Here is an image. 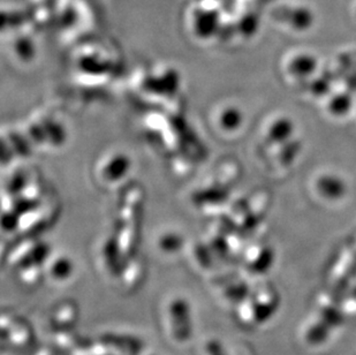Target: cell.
<instances>
[{
    "mask_svg": "<svg viewBox=\"0 0 356 355\" xmlns=\"http://www.w3.org/2000/svg\"><path fill=\"white\" fill-rule=\"evenodd\" d=\"M170 332L177 342H187L192 338V316L188 306L184 302H173L170 308Z\"/></svg>",
    "mask_w": 356,
    "mask_h": 355,
    "instance_id": "obj_1",
    "label": "cell"
},
{
    "mask_svg": "<svg viewBox=\"0 0 356 355\" xmlns=\"http://www.w3.org/2000/svg\"><path fill=\"white\" fill-rule=\"evenodd\" d=\"M207 354L208 355H229L218 342L210 340L207 345Z\"/></svg>",
    "mask_w": 356,
    "mask_h": 355,
    "instance_id": "obj_2",
    "label": "cell"
}]
</instances>
